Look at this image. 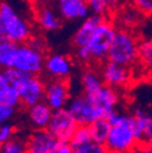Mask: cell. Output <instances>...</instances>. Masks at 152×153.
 <instances>
[{"mask_svg": "<svg viewBox=\"0 0 152 153\" xmlns=\"http://www.w3.org/2000/svg\"><path fill=\"white\" fill-rule=\"evenodd\" d=\"M111 129L105 141L110 153H131L140 140L134 129V116L116 109L107 118Z\"/></svg>", "mask_w": 152, "mask_h": 153, "instance_id": "6da1fadb", "label": "cell"}, {"mask_svg": "<svg viewBox=\"0 0 152 153\" xmlns=\"http://www.w3.org/2000/svg\"><path fill=\"white\" fill-rule=\"evenodd\" d=\"M116 32L117 26L112 21V18H104L92 33L88 44L85 46L75 49L77 59L85 65H101L107 61L108 51L113 42V38L116 35Z\"/></svg>", "mask_w": 152, "mask_h": 153, "instance_id": "7a4b0ae2", "label": "cell"}, {"mask_svg": "<svg viewBox=\"0 0 152 153\" xmlns=\"http://www.w3.org/2000/svg\"><path fill=\"white\" fill-rule=\"evenodd\" d=\"M45 43L39 36H32L26 43L16 44L9 68H16L31 74H40L44 69Z\"/></svg>", "mask_w": 152, "mask_h": 153, "instance_id": "3957f363", "label": "cell"}, {"mask_svg": "<svg viewBox=\"0 0 152 153\" xmlns=\"http://www.w3.org/2000/svg\"><path fill=\"white\" fill-rule=\"evenodd\" d=\"M0 29L4 40L16 44L26 43L33 36V28L29 21L7 0L0 1Z\"/></svg>", "mask_w": 152, "mask_h": 153, "instance_id": "277c9868", "label": "cell"}, {"mask_svg": "<svg viewBox=\"0 0 152 153\" xmlns=\"http://www.w3.org/2000/svg\"><path fill=\"white\" fill-rule=\"evenodd\" d=\"M10 83L18 90L21 105L29 107L44 100L46 83L39 74H31L16 68H4Z\"/></svg>", "mask_w": 152, "mask_h": 153, "instance_id": "5b68a950", "label": "cell"}, {"mask_svg": "<svg viewBox=\"0 0 152 153\" xmlns=\"http://www.w3.org/2000/svg\"><path fill=\"white\" fill-rule=\"evenodd\" d=\"M139 43L140 39L134 30L117 28L107 60L125 67H134L138 63Z\"/></svg>", "mask_w": 152, "mask_h": 153, "instance_id": "8992f818", "label": "cell"}, {"mask_svg": "<svg viewBox=\"0 0 152 153\" xmlns=\"http://www.w3.org/2000/svg\"><path fill=\"white\" fill-rule=\"evenodd\" d=\"M67 108L79 125H91L99 119H106L105 113L84 94L72 97Z\"/></svg>", "mask_w": 152, "mask_h": 153, "instance_id": "52a82bcc", "label": "cell"}, {"mask_svg": "<svg viewBox=\"0 0 152 153\" xmlns=\"http://www.w3.org/2000/svg\"><path fill=\"white\" fill-rule=\"evenodd\" d=\"M78 123L67 107L56 109L52 113L48 130L61 142H69L78 128Z\"/></svg>", "mask_w": 152, "mask_h": 153, "instance_id": "ba28073f", "label": "cell"}, {"mask_svg": "<svg viewBox=\"0 0 152 153\" xmlns=\"http://www.w3.org/2000/svg\"><path fill=\"white\" fill-rule=\"evenodd\" d=\"M100 73H101L104 83L117 90H122L129 86L133 79V72L130 67L122 66L110 60L101 63Z\"/></svg>", "mask_w": 152, "mask_h": 153, "instance_id": "9c48e42d", "label": "cell"}, {"mask_svg": "<svg viewBox=\"0 0 152 153\" xmlns=\"http://www.w3.org/2000/svg\"><path fill=\"white\" fill-rule=\"evenodd\" d=\"M71 100V89L67 80L51 79L46 83L44 101L54 109H61L67 107Z\"/></svg>", "mask_w": 152, "mask_h": 153, "instance_id": "30bf717a", "label": "cell"}, {"mask_svg": "<svg viewBox=\"0 0 152 153\" xmlns=\"http://www.w3.org/2000/svg\"><path fill=\"white\" fill-rule=\"evenodd\" d=\"M54 6L63 21H83L91 15L88 0H55Z\"/></svg>", "mask_w": 152, "mask_h": 153, "instance_id": "8fae6325", "label": "cell"}, {"mask_svg": "<svg viewBox=\"0 0 152 153\" xmlns=\"http://www.w3.org/2000/svg\"><path fill=\"white\" fill-rule=\"evenodd\" d=\"M43 71L51 79L68 80L73 71V62L67 55L54 52L45 56Z\"/></svg>", "mask_w": 152, "mask_h": 153, "instance_id": "7c38bea8", "label": "cell"}, {"mask_svg": "<svg viewBox=\"0 0 152 153\" xmlns=\"http://www.w3.org/2000/svg\"><path fill=\"white\" fill-rule=\"evenodd\" d=\"M61 141L48 129L34 130L26 140L27 153H54Z\"/></svg>", "mask_w": 152, "mask_h": 153, "instance_id": "4fadbf2b", "label": "cell"}, {"mask_svg": "<svg viewBox=\"0 0 152 153\" xmlns=\"http://www.w3.org/2000/svg\"><path fill=\"white\" fill-rule=\"evenodd\" d=\"M86 96L92 101L94 105H96L105 113L106 119L117 109V106L119 105L121 100L119 90L111 88L106 84H104L99 90L92 92L91 95H86Z\"/></svg>", "mask_w": 152, "mask_h": 153, "instance_id": "5bb4252c", "label": "cell"}, {"mask_svg": "<svg viewBox=\"0 0 152 153\" xmlns=\"http://www.w3.org/2000/svg\"><path fill=\"white\" fill-rule=\"evenodd\" d=\"M33 15L35 25L44 32H56L62 27L63 20L52 5L37 7L34 9Z\"/></svg>", "mask_w": 152, "mask_h": 153, "instance_id": "9a60e30c", "label": "cell"}, {"mask_svg": "<svg viewBox=\"0 0 152 153\" xmlns=\"http://www.w3.org/2000/svg\"><path fill=\"white\" fill-rule=\"evenodd\" d=\"M144 17L145 16L141 12H139L131 4H129V5L118 7L111 18L117 26V28L135 30V28H138L141 25Z\"/></svg>", "mask_w": 152, "mask_h": 153, "instance_id": "2e32d148", "label": "cell"}, {"mask_svg": "<svg viewBox=\"0 0 152 153\" xmlns=\"http://www.w3.org/2000/svg\"><path fill=\"white\" fill-rule=\"evenodd\" d=\"M52 113H54V109L44 100L27 107V117H28L29 124L34 128V130L48 129V125L52 117Z\"/></svg>", "mask_w": 152, "mask_h": 153, "instance_id": "e0dca14e", "label": "cell"}, {"mask_svg": "<svg viewBox=\"0 0 152 153\" xmlns=\"http://www.w3.org/2000/svg\"><path fill=\"white\" fill-rule=\"evenodd\" d=\"M102 20H104V17H100L96 15H90L89 17H86L85 20L80 22L79 27L74 32L73 38H72V44L74 49L85 46L88 44L92 33L95 32V29H96V27L100 25Z\"/></svg>", "mask_w": 152, "mask_h": 153, "instance_id": "ac0fdd59", "label": "cell"}, {"mask_svg": "<svg viewBox=\"0 0 152 153\" xmlns=\"http://www.w3.org/2000/svg\"><path fill=\"white\" fill-rule=\"evenodd\" d=\"M80 84L83 88V94L91 95L96 90H99L105 83L102 80L101 73L92 67H86L80 76Z\"/></svg>", "mask_w": 152, "mask_h": 153, "instance_id": "d6986e66", "label": "cell"}, {"mask_svg": "<svg viewBox=\"0 0 152 153\" xmlns=\"http://www.w3.org/2000/svg\"><path fill=\"white\" fill-rule=\"evenodd\" d=\"M88 5L91 15L104 18H111L115 11L122 6L119 0H88Z\"/></svg>", "mask_w": 152, "mask_h": 153, "instance_id": "ffe728a7", "label": "cell"}, {"mask_svg": "<svg viewBox=\"0 0 152 153\" xmlns=\"http://www.w3.org/2000/svg\"><path fill=\"white\" fill-rule=\"evenodd\" d=\"M136 65L145 73L152 74V36H145L140 39Z\"/></svg>", "mask_w": 152, "mask_h": 153, "instance_id": "44dd1931", "label": "cell"}, {"mask_svg": "<svg viewBox=\"0 0 152 153\" xmlns=\"http://www.w3.org/2000/svg\"><path fill=\"white\" fill-rule=\"evenodd\" d=\"M90 126V131H91V137L92 141L99 142V143H104L107 139V135L111 129V124L108 123L107 119H99L96 122H94Z\"/></svg>", "mask_w": 152, "mask_h": 153, "instance_id": "7402d4cb", "label": "cell"}, {"mask_svg": "<svg viewBox=\"0 0 152 153\" xmlns=\"http://www.w3.org/2000/svg\"><path fill=\"white\" fill-rule=\"evenodd\" d=\"M90 141H92L90 126L89 125H78V128H77V130H75L69 143H71L72 147H75V146H80V145L88 143Z\"/></svg>", "mask_w": 152, "mask_h": 153, "instance_id": "603a6c76", "label": "cell"}, {"mask_svg": "<svg viewBox=\"0 0 152 153\" xmlns=\"http://www.w3.org/2000/svg\"><path fill=\"white\" fill-rule=\"evenodd\" d=\"M16 43L10 40L0 42V68H9L10 59Z\"/></svg>", "mask_w": 152, "mask_h": 153, "instance_id": "cb8c5ba5", "label": "cell"}, {"mask_svg": "<svg viewBox=\"0 0 152 153\" xmlns=\"http://www.w3.org/2000/svg\"><path fill=\"white\" fill-rule=\"evenodd\" d=\"M3 153H27L26 140L12 137L5 143H3Z\"/></svg>", "mask_w": 152, "mask_h": 153, "instance_id": "d4e9b609", "label": "cell"}, {"mask_svg": "<svg viewBox=\"0 0 152 153\" xmlns=\"http://www.w3.org/2000/svg\"><path fill=\"white\" fill-rule=\"evenodd\" d=\"M73 153H110L104 143L90 141L88 143L73 147Z\"/></svg>", "mask_w": 152, "mask_h": 153, "instance_id": "484cf974", "label": "cell"}, {"mask_svg": "<svg viewBox=\"0 0 152 153\" xmlns=\"http://www.w3.org/2000/svg\"><path fill=\"white\" fill-rule=\"evenodd\" d=\"M129 3L145 17L152 15V0H129Z\"/></svg>", "mask_w": 152, "mask_h": 153, "instance_id": "4316f807", "label": "cell"}, {"mask_svg": "<svg viewBox=\"0 0 152 153\" xmlns=\"http://www.w3.org/2000/svg\"><path fill=\"white\" fill-rule=\"evenodd\" d=\"M16 134V129L12 124L4 123L0 125V143H5L10 139H12Z\"/></svg>", "mask_w": 152, "mask_h": 153, "instance_id": "83f0119b", "label": "cell"}, {"mask_svg": "<svg viewBox=\"0 0 152 153\" xmlns=\"http://www.w3.org/2000/svg\"><path fill=\"white\" fill-rule=\"evenodd\" d=\"M15 111H16V107L0 102V125L7 123L15 116Z\"/></svg>", "mask_w": 152, "mask_h": 153, "instance_id": "f1b7e54d", "label": "cell"}, {"mask_svg": "<svg viewBox=\"0 0 152 153\" xmlns=\"http://www.w3.org/2000/svg\"><path fill=\"white\" fill-rule=\"evenodd\" d=\"M28 1L33 9H37V7H42L46 5H52L55 3V0H28Z\"/></svg>", "mask_w": 152, "mask_h": 153, "instance_id": "f546056e", "label": "cell"}, {"mask_svg": "<svg viewBox=\"0 0 152 153\" xmlns=\"http://www.w3.org/2000/svg\"><path fill=\"white\" fill-rule=\"evenodd\" d=\"M54 153H73V147L69 142H61L59 147L54 151Z\"/></svg>", "mask_w": 152, "mask_h": 153, "instance_id": "4dcf8cb0", "label": "cell"}, {"mask_svg": "<svg viewBox=\"0 0 152 153\" xmlns=\"http://www.w3.org/2000/svg\"><path fill=\"white\" fill-rule=\"evenodd\" d=\"M131 153H152V148L145 143V142H140L138 143V146L131 151Z\"/></svg>", "mask_w": 152, "mask_h": 153, "instance_id": "1f68e13d", "label": "cell"}, {"mask_svg": "<svg viewBox=\"0 0 152 153\" xmlns=\"http://www.w3.org/2000/svg\"><path fill=\"white\" fill-rule=\"evenodd\" d=\"M145 143H147V145H148V146L152 148V136H150V137H148V139L145 141Z\"/></svg>", "mask_w": 152, "mask_h": 153, "instance_id": "d6a6232c", "label": "cell"}, {"mask_svg": "<svg viewBox=\"0 0 152 153\" xmlns=\"http://www.w3.org/2000/svg\"><path fill=\"white\" fill-rule=\"evenodd\" d=\"M0 102H3V91L0 89Z\"/></svg>", "mask_w": 152, "mask_h": 153, "instance_id": "836d02e7", "label": "cell"}, {"mask_svg": "<svg viewBox=\"0 0 152 153\" xmlns=\"http://www.w3.org/2000/svg\"><path fill=\"white\" fill-rule=\"evenodd\" d=\"M0 153H3V143H0Z\"/></svg>", "mask_w": 152, "mask_h": 153, "instance_id": "e575fe53", "label": "cell"}]
</instances>
